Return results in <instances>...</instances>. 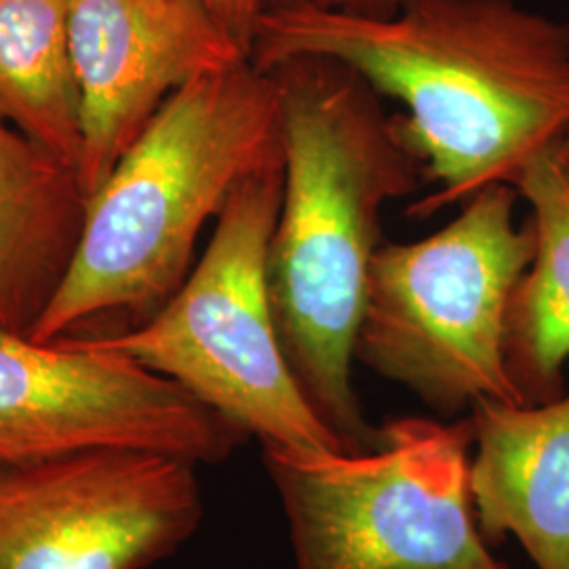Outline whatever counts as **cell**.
Instances as JSON below:
<instances>
[{
  "label": "cell",
  "mask_w": 569,
  "mask_h": 569,
  "mask_svg": "<svg viewBox=\"0 0 569 569\" xmlns=\"http://www.w3.org/2000/svg\"><path fill=\"white\" fill-rule=\"evenodd\" d=\"M283 197V163L249 176L218 216L204 253L146 323L82 338L178 382L264 446L345 451L308 403L274 326L268 249Z\"/></svg>",
  "instance_id": "5b68a950"
},
{
  "label": "cell",
  "mask_w": 569,
  "mask_h": 569,
  "mask_svg": "<svg viewBox=\"0 0 569 569\" xmlns=\"http://www.w3.org/2000/svg\"><path fill=\"white\" fill-rule=\"evenodd\" d=\"M509 183L477 192L441 230L382 243L369 268L355 361L453 413L481 399L526 403L507 366L512 293L536 249Z\"/></svg>",
  "instance_id": "277c9868"
},
{
  "label": "cell",
  "mask_w": 569,
  "mask_h": 569,
  "mask_svg": "<svg viewBox=\"0 0 569 569\" xmlns=\"http://www.w3.org/2000/svg\"><path fill=\"white\" fill-rule=\"evenodd\" d=\"M340 61L403 103L407 138L437 190L411 218L509 183L569 136V23L515 0H397L380 16L312 2L268 4L249 61Z\"/></svg>",
  "instance_id": "6da1fadb"
},
{
  "label": "cell",
  "mask_w": 569,
  "mask_h": 569,
  "mask_svg": "<svg viewBox=\"0 0 569 569\" xmlns=\"http://www.w3.org/2000/svg\"><path fill=\"white\" fill-rule=\"evenodd\" d=\"M197 465L98 449L0 465V569H146L203 521Z\"/></svg>",
  "instance_id": "ba28073f"
},
{
  "label": "cell",
  "mask_w": 569,
  "mask_h": 569,
  "mask_svg": "<svg viewBox=\"0 0 569 569\" xmlns=\"http://www.w3.org/2000/svg\"><path fill=\"white\" fill-rule=\"evenodd\" d=\"M468 486L488 542L512 536L536 569H569V390L545 403L470 407Z\"/></svg>",
  "instance_id": "30bf717a"
},
{
  "label": "cell",
  "mask_w": 569,
  "mask_h": 569,
  "mask_svg": "<svg viewBox=\"0 0 569 569\" xmlns=\"http://www.w3.org/2000/svg\"><path fill=\"white\" fill-rule=\"evenodd\" d=\"M470 420L397 418L366 451L264 446L296 569H510L477 526Z\"/></svg>",
  "instance_id": "8992f818"
},
{
  "label": "cell",
  "mask_w": 569,
  "mask_h": 569,
  "mask_svg": "<svg viewBox=\"0 0 569 569\" xmlns=\"http://www.w3.org/2000/svg\"><path fill=\"white\" fill-rule=\"evenodd\" d=\"M0 119L79 173L81 93L68 0H0Z\"/></svg>",
  "instance_id": "4fadbf2b"
},
{
  "label": "cell",
  "mask_w": 569,
  "mask_h": 569,
  "mask_svg": "<svg viewBox=\"0 0 569 569\" xmlns=\"http://www.w3.org/2000/svg\"><path fill=\"white\" fill-rule=\"evenodd\" d=\"M230 41L249 58V49L266 0H192Z\"/></svg>",
  "instance_id": "5bb4252c"
},
{
  "label": "cell",
  "mask_w": 569,
  "mask_h": 569,
  "mask_svg": "<svg viewBox=\"0 0 569 569\" xmlns=\"http://www.w3.org/2000/svg\"><path fill=\"white\" fill-rule=\"evenodd\" d=\"M528 203L536 249L509 308L507 366L526 403L566 392L569 361V136L550 143L512 182Z\"/></svg>",
  "instance_id": "7c38bea8"
},
{
  "label": "cell",
  "mask_w": 569,
  "mask_h": 569,
  "mask_svg": "<svg viewBox=\"0 0 569 569\" xmlns=\"http://www.w3.org/2000/svg\"><path fill=\"white\" fill-rule=\"evenodd\" d=\"M281 2H312L319 7L327 9H340V11H352V13H371V16H380L388 13L397 0H266L268 4H281Z\"/></svg>",
  "instance_id": "9a60e30c"
},
{
  "label": "cell",
  "mask_w": 569,
  "mask_h": 569,
  "mask_svg": "<svg viewBox=\"0 0 569 569\" xmlns=\"http://www.w3.org/2000/svg\"><path fill=\"white\" fill-rule=\"evenodd\" d=\"M68 30L87 197L182 84L247 58L192 0H68Z\"/></svg>",
  "instance_id": "9c48e42d"
},
{
  "label": "cell",
  "mask_w": 569,
  "mask_h": 569,
  "mask_svg": "<svg viewBox=\"0 0 569 569\" xmlns=\"http://www.w3.org/2000/svg\"><path fill=\"white\" fill-rule=\"evenodd\" d=\"M247 439L178 382L81 336L34 342L0 326V465L98 449L220 465Z\"/></svg>",
  "instance_id": "52a82bcc"
},
{
  "label": "cell",
  "mask_w": 569,
  "mask_h": 569,
  "mask_svg": "<svg viewBox=\"0 0 569 569\" xmlns=\"http://www.w3.org/2000/svg\"><path fill=\"white\" fill-rule=\"evenodd\" d=\"M283 163L274 79L249 58L182 84L89 197L81 239L30 340L108 315L142 326L194 266L204 226L249 176Z\"/></svg>",
  "instance_id": "3957f363"
},
{
  "label": "cell",
  "mask_w": 569,
  "mask_h": 569,
  "mask_svg": "<svg viewBox=\"0 0 569 569\" xmlns=\"http://www.w3.org/2000/svg\"><path fill=\"white\" fill-rule=\"evenodd\" d=\"M87 204L74 169L0 119V326L30 336L72 262Z\"/></svg>",
  "instance_id": "8fae6325"
},
{
  "label": "cell",
  "mask_w": 569,
  "mask_h": 569,
  "mask_svg": "<svg viewBox=\"0 0 569 569\" xmlns=\"http://www.w3.org/2000/svg\"><path fill=\"white\" fill-rule=\"evenodd\" d=\"M270 72L279 93L283 197L268 293L284 357L308 403L348 453L378 441L352 385L369 268L390 201L420 188L401 117L340 61L300 56Z\"/></svg>",
  "instance_id": "7a4b0ae2"
}]
</instances>
